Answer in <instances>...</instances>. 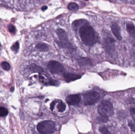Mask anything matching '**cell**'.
Instances as JSON below:
<instances>
[{"instance_id":"7a4b0ae2","label":"cell","mask_w":135,"mask_h":134,"mask_svg":"<svg viewBox=\"0 0 135 134\" xmlns=\"http://www.w3.org/2000/svg\"><path fill=\"white\" fill-rule=\"evenodd\" d=\"M37 129L41 134H52L56 131L55 123L51 120H46L40 123L37 125Z\"/></svg>"},{"instance_id":"8fae6325","label":"cell","mask_w":135,"mask_h":134,"mask_svg":"<svg viewBox=\"0 0 135 134\" xmlns=\"http://www.w3.org/2000/svg\"><path fill=\"white\" fill-rule=\"evenodd\" d=\"M79 64L81 66H90L92 65V62L91 60L88 57H81L79 59Z\"/></svg>"},{"instance_id":"f1b7e54d","label":"cell","mask_w":135,"mask_h":134,"mask_svg":"<svg viewBox=\"0 0 135 134\" xmlns=\"http://www.w3.org/2000/svg\"><path fill=\"white\" fill-rule=\"evenodd\" d=\"M14 90V88L13 87H11V89H10V91L11 92H13Z\"/></svg>"},{"instance_id":"603a6c76","label":"cell","mask_w":135,"mask_h":134,"mask_svg":"<svg viewBox=\"0 0 135 134\" xmlns=\"http://www.w3.org/2000/svg\"><path fill=\"white\" fill-rule=\"evenodd\" d=\"M99 131L102 134H110L108 130L104 127H100L99 128Z\"/></svg>"},{"instance_id":"484cf974","label":"cell","mask_w":135,"mask_h":134,"mask_svg":"<svg viewBox=\"0 0 135 134\" xmlns=\"http://www.w3.org/2000/svg\"><path fill=\"white\" fill-rule=\"evenodd\" d=\"M130 112L132 116L133 117L134 119L135 120V108H133L130 109Z\"/></svg>"},{"instance_id":"9c48e42d","label":"cell","mask_w":135,"mask_h":134,"mask_svg":"<svg viewBox=\"0 0 135 134\" xmlns=\"http://www.w3.org/2000/svg\"><path fill=\"white\" fill-rule=\"evenodd\" d=\"M63 77L66 82H70L79 79L81 78V76L80 75L78 74L67 73L64 74Z\"/></svg>"},{"instance_id":"3957f363","label":"cell","mask_w":135,"mask_h":134,"mask_svg":"<svg viewBox=\"0 0 135 134\" xmlns=\"http://www.w3.org/2000/svg\"><path fill=\"white\" fill-rule=\"evenodd\" d=\"M98 113L102 116L109 117L114 114L112 104L108 100L102 101L98 109Z\"/></svg>"},{"instance_id":"5b68a950","label":"cell","mask_w":135,"mask_h":134,"mask_svg":"<svg viewBox=\"0 0 135 134\" xmlns=\"http://www.w3.org/2000/svg\"><path fill=\"white\" fill-rule=\"evenodd\" d=\"M47 67L49 71L53 74H61L65 71L63 65L61 63L55 61L49 62Z\"/></svg>"},{"instance_id":"4fadbf2b","label":"cell","mask_w":135,"mask_h":134,"mask_svg":"<svg viewBox=\"0 0 135 134\" xmlns=\"http://www.w3.org/2000/svg\"><path fill=\"white\" fill-rule=\"evenodd\" d=\"M57 43L60 47L62 48H66L67 49H73V46L70 42L68 41H57Z\"/></svg>"},{"instance_id":"30bf717a","label":"cell","mask_w":135,"mask_h":134,"mask_svg":"<svg viewBox=\"0 0 135 134\" xmlns=\"http://www.w3.org/2000/svg\"><path fill=\"white\" fill-rule=\"evenodd\" d=\"M56 32L60 39V41H68V37L67 33L63 29L59 28L56 30Z\"/></svg>"},{"instance_id":"cb8c5ba5","label":"cell","mask_w":135,"mask_h":134,"mask_svg":"<svg viewBox=\"0 0 135 134\" xmlns=\"http://www.w3.org/2000/svg\"><path fill=\"white\" fill-rule=\"evenodd\" d=\"M19 48H20V44L18 42H17L12 46L11 49L13 51L17 52L18 50L19 49Z\"/></svg>"},{"instance_id":"8992f818","label":"cell","mask_w":135,"mask_h":134,"mask_svg":"<svg viewBox=\"0 0 135 134\" xmlns=\"http://www.w3.org/2000/svg\"><path fill=\"white\" fill-rule=\"evenodd\" d=\"M115 40L112 37H108L104 39V45L105 50L108 53H112L115 50Z\"/></svg>"},{"instance_id":"d4e9b609","label":"cell","mask_w":135,"mask_h":134,"mask_svg":"<svg viewBox=\"0 0 135 134\" xmlns=\"http://www.w3.org/2000/svg\"><path fill=\"white\" fill-rule=\"evenodd\" d=\"M8 29L10 33H14L16 31L15 26L12 24H9L8 26Z\"/></svg>"},{"instance_id":"ba28073f","label":"cell","mask_w":135,"mask_h":134,"mask_svg":"<svg viewBox=\"0 0 135 134\" xmlns=\"http://www.w3.org/2000/svg\"><path fill=\"white\" fill-rule=\"evenodd\" d=\"M112 30L114 35L119 41L122 40V37L121 35V30L119 26L116 23H113L112 24Z\"/></svg>"},{"instance_id":"5bb4252c","label":"cell","mask_w":135,"mask_h":134,"mask_svg":"<svg viewBox=\"0 0 135 134\" xmlns=\"http://www.w3.org/2000/svg\"><path fill=\"white\" fill-rule=\"evenodd\" d=\"M127 30L128 32L131 35L135 37V26L131 23H128L127 24Z\"/></svg>"},{"instance_id":"2e32d148","label":"cell","mask_w":135,"mask_h":134,"mask_svg":"<svg viewBox=\"0 0 135 134\" xmlns=\"http://www.w3.org/2000/svg\"><path fill=\"white\" fill-rule=\"evenodd\" d=\"M68 8L70 11L72 12H77L78 10L79 6L75 2H71L68 4Z\"/></svg>"},{"instance_id":"44dd1931","label":"cell","mask_w":135,"mask_h":134,"mask_svg":"<svg viewBox=\"0 0 135 134\" xmlns=\"http://www.w3.org/2000/svg\"><path fill=\"white\" fill-rule=\"evenodd\" d=\"M1 67L5 71H9L10 68V65L8 62L4 61L1 64Z\"/></svg>"},{"instance_id":"7c38bea8","label":"cell","mask_w":135,"mask_h":134,"mask_svg":"<svg viewBox=\"0 0 135 134\" xmlns=\"http://www.w3.org/2000/svg\"><path fill=\"white\" fill-rule=\"evenodd\" d=\"M86 22L83 19H79L75 20L72 23V27L74 30L78 29L79 26H82L85 24H86Z\"/></svg>"},{"instance_id":"d6986e66","label":"cell","mask_w":135,"mask_h":134,"mask_svg":"<svg viewBox=\"0 0 135 134\" xmlns=\"http://www.w3.org/2000/svg\"><path fill=\"white\" fill-rule=\"evenodd\" d=\"M8 111L5 108L0 107V116H6L8 114Z\"/></svg>"},{"instance_id":"277c9868","label":"cell","mask_w":135,"mask_h":134,"mask_svg":"<svg viewBox=\"0 0 135 134\" xmlns=\"http://www.w3.org/2000/svg\"><path fill=\"white\" fill-rule=\"evenodd\" d=\"M99 94L96 91H92L84 95V104L85 105H91L97 102L100 100Z\"/></svg>"},{"instance_id":"e0dca14e","label":"cell","mask_w":135,"mask_h":134,"mask_svg":"<svg viewBox=\"0 0 135 134\" xmlns=\"http://www.w3.org/2000/svg\"><path fill=\"white\" fill-rule=\"evenodd\" d=\"M36 47L37 49L41 51H46L48 49V46L44 43H38L36 45Z\"/></svg>"},{"instance_id":"ffe728a7","label":"cell","mask_w":135,"mask_h":134,"mask_svg":"<svg viewBox=\"0 0 135 134\" xmlns=\"http://www.w3.org/2000/svg\"><path fill=\"white\" fill-rule=\"evenodd\" d=\"M128 126L131 130L135 133V120H129L128 121Z\"/></svg>"},{"instance_id":"83f0119b","label":"cell","mask_w":135,"mask_h":134,"mask_svg":"<svg viewBox=\"0 0 135 134\" xmlns=\"http://www.w3.org/2000/svg\"><path fill=\"white\" fill-rule=\"evenodd\" d=\"M47 9V6H44L42 8V10L43 11H45Z\"/></svg>"},{"instance_id":"f546056e","label":"cell","mask_w":135,"mask_h":134,"mask_svg":"<svg viewBox=\"0 0 135 134\" xmlns=\"http://www.w3.org/2000/svg\"><path fill=\"white\" fill-rule=\"evenodd\" d=\"M2 49V47L1 45V42H0V51H1V50Z\"/></svg>"},{"instance_id":"4316f807","label":"cell","mask_w":135,"mask_h":134,"mask_svg":"<svg viewBox=\"0 0 135 134\" xmlns=\"http://www.w3.org/2000/svg\"><path fill=\"white\" fill-rule=\"evenodd\" d=\"M56 103H57V101H53V102L51 103V104L50 108L51 109V110H52V111L54 110L55 105L56 104Z\"/></svg>"},{"instance_id":"ac0fdd59","label":"cell","mask_w":135,"mask_h":134,"mask_svg":"<svg viewBox=\"0 0 135 134\" xmlns=\"http://www.w3.org/2000/svg\"><path fill=\"white\" fill-rule=\"evenodd\" d=\"M57 108L59 112H63L65 110L66 106L63 102L61 101L58 104Z\"/></svg>"},{"instance_id":"52a82bcc","label":"cell","mask_w":135,"mask_h":134,"mask_svg":"<svg viewBox=\"0 0 135 134\" xmlns=\"http://www.w3.org/2000/svg\"><path fill=\"white\" fill-rule=\"evenodd\" d=\"M81 98L79 94H73L68 96L66 101L70 105H75L78 104L81 101Z\"/></svg>"},{"instance_id":"6da1fadb","label":"cell","mask_w":135,"mask_h":134,"mask_svg":"<svg viewBox=\"0 0 135 134\" xmlns=\"http://www.w3.org/2000/svg\"><path fill=\"white\" fill-rule=\"evenodd\" d=\"M79 34L83 42L86 45L91 46L96 43L95 31L91 26L86 24L81 27Z\"/></svg>"},{"instance_id":"7402d4cb","label":"cell","mask_w":135,"mask_h":134,"mask_svg":"<svg viewBox=\"0 0 135 134\" xmlns=\"http://www.w3.org/2000/svg\"><path fill=\"white\" fill-rule=\"evenodd\" d=\"M97 121L100 122L105 123L108 122V117L101 116L98 117L97 118Z\"/></svg>"},{"instance_id":"9a60e30c","label":"cell","mask_w":135,"mask_h":134,"mask_svg":"<svg viewBox=\"0 0 135 134\" xmlns=\"http://www.w3.org/2000/svg\"><path fill=\"white\" fill-rule=\"evenodd\" d=\"M30 68L32 71L34 72L42 73L44 72L43 69L41 67L34 64L31 65Z\"/></svg>"}]
</instances>
